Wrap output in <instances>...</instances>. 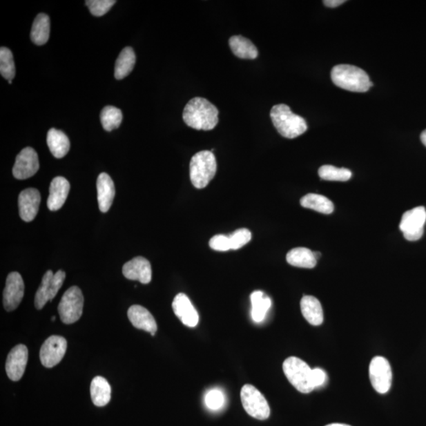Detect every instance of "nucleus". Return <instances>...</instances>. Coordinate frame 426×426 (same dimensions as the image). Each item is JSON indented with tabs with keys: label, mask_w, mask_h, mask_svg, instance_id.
Segmentation results:
<instances>
[{
	"label": "nucleus",
	"mask_w": 426,
	"mask_h": 426,
	"mask_svg": "<svg viewBox=\"0 0 426 426\" xmlns=\"http://www.w3.org/2000/svg\"><path fill=\"white\" fill-rule=\"evenodd\" d=\"M185 124L197 130H211L219 122V110L202 97H195L186 105L182 114Z\"/></svg>",
	"instance_id": "1"
},
{
	"label": "nucleus",
	"mask_w": 426,
	"mask_h": 426,
	"mask_svg": "<svg viewBox=\"0 0 426 426\" xmlns=\"http://www.w3.org/2000/svg\"><path fill=\"white\" fill-rule=\"evenodd\" d=\"M331 77L336 86L347 91L365 93L373 86L367 72L356 66L337 65L331 70Z\"/></svg>",
	"instance_id": "2"
},
{
	"label": "nucleus",
	"mask_w": 426,
	"mask_h": 426,
	"mask_svg": "<svg viewBox=\"0 0 426 426\" xmlns=\"http://www.w3.org/2000/svg\"><path fill=\"white\" fill-rule=\"evenodd\" d=\"M270 116L275 129L282 136L290 139L302 135L308 129L306 120L293 113L286 104L275 105Z\"/></svg>",
	"instance_id": "3"
},
{
	"label": "nucleus",
	"mask_w": 426,
	"mask_h": 426,
	"mask_svg": "<svg viewBox=\"0 0 426 426\" xmlns=\"http://www.w3.org/2000/svg\"><path fill=\"white\" fill-rule=\"evenodd\" d=\"M217 159L211 151H201L191 160L190 177L192 184L197 189L206 187L217 173Z\"/></svg>",
	"instance_id": "4"
},
{
	"label": "nucleus",
	"mask_w": 426,
	"mask_h": 426,
	"mask_svg": "<svg viewBox=\"0 0 426 426\" xmlns=\"http://www.w3.org/2000/svg\"><path fill=\"white\" fill-rule=\"evenodd\" d=\"M284 373L289 383L302 394H309L314 388L312 383L313 369L302 359L287 358L283 364Z\"/></svg>",
	"instance_id": "5"
},
{
	"label": "nucleus",
	"mask_w": 426,
	"mask_h": 426,
	"mask_svg": "<svg viewBox=\"0 0 426 426\" xmlns=\"http://www.w3.org/2000/svg\"><path fill=\"white\" fill-rule=\"evenodd\" d=\"M83 307L84 297L79 287H70L59 304L58 311L61 320L66 325L75 323L81 317Z\"/></svg>",
	"instance_id": "6"
},
{
	"label": "nucleus",
	"mask_w": 426,
	"mask_h": 426,
	"mask_svg": "<svg viewBox=\"0 0 426 426\" xmlns=\"http://www.w3.org/2000/svg\"><path fill=\"white\" fill-rule=\"evenodd\" d=\"M242 407L249 416L258 419L267 420L270 416V407L264 396L255 387L246 385L241 390Z\"/></svg>",
	"instance_id": "7"
},
{
	"label": "nucleus",
	"mask_w": 426,
	"mask_h": 426,
	"mask_svg": "<svg viewBox=\"0 0 426 426\" xmlns=\"http://www.w3.org/2000/svg\"><path fill=\"white\" fill-rule=\"evenodd\" d=\"M65 278L66 273L62 270L55 274L52 270L47 271L36 293L35 305L37 309H43L48 302H51L57 296Z\"/></svg>",
	"instance_id": "8"
},
{
	"label": "nucleus",
	"mask_w": 426,
	"mask_h": 426,
	"mask_svg": "<svg viewBox=\"0 0 426 426\" xmlns=\"http://www.w3.org/2000/svg\"><path fill=\"white\" fill-rule=\"evenodd\" d=\"M425 222V209L423 206L416 207L403 215L400 229L407 240L418 241L424 234Z\"/></svg>",
	"instance_id": "9"
},
{
	"label": "nucleus",
	"mask_w": 426,
	"mask_h": 426,
	"mask_svg": "<svg viewBox=\"0 0 426 426\" xmlns=\"http://www.w3.org/2000/svg\"><path fill=\"white\" fill-rule=\"evenodd\" d=\"M369 379L374 389L380 394H385L391 386L392 372L390 363L384 357L377 356L369 365Z\"/></svg>",
	"instance_id": "10"
},
{
	"label": "nucleus",
	"mask_w": 426,
	"mask_h": 426,
	"mask_svg": "<svg viewBox=\"0 0 426 426\" xmlns=\"http://www.w3.org/2000/svg\"><path fill=\"white\" fill-rule=\"evenodd\" d=\"M68 342L63 336H52L44 341L40 351L41 362L44 367L52 368L64 358Z\"/></svg>",
	"instance_id": "11"
},
{
	"label": "nucleus",
	"mask_w": 426,
	"mask_h": 426,
	"mask_svg": "<svg viewBox=\"0 0 426 426\" xmlns=\"http://www.w3.org/2000/svg\"><path fill=\"white\" fill-rule=\"evenodd\" d=\"M39 168L40 164L37 152L32 148L26 147L16 157L13 175L17 180H27L35 175Z\"/></svg>",
	"instance_id": "12"
},
{
	"label": "nucleus",
	"mask_w": 426,
	"mask_h": 426,
	"mask_svg": "<svg viewBox=\"0 0 426 426\" xmlns=\"http://www.w3.org/2000/svg\"><path fill=\"white\" fill-rule=\"evenodd\" d=\"M24 282L17 272L8 275L3 291V306L6 311H14L20 305L24 296Z\"/></svg>",
	"instance_id": "13"
},
{
	"label": "nucleus",
	"mask_w": 426,
	"mask_h": 426,
	"mask_svg": "<svg viewBox=\"0 0 426 426\" xmlns=\"http://www.w3.org/2000/svg\"><path fill=\"white\" fill-rule=\"evenodd\" d=\"M28 356L29 352L23 345H17L10 351L6 362V372L11 380L18 381L24 375Z\"/></svg>",
	"instance_id": "14"
},
{
	"label": "nucleus",
	"mask_w": 426,
	"mask_h": 426,
	"mask_svg": "<svg viewBox=\"0 0 426 426\" xmlns=\"http://www.w3.org/2000/svg\"><path fill=\"white\" fill-rule=\"evenodd\" d=\"M41 202V193L35 188H29L21 191L19 197L20 217L26 222H30L35 220Z\"/></svg>",
	"instance_id": "15"
},
{
	"label": "nucleus",
	"mask_w": 426,
	"mask_h": 426,
	"mask_svg": "<svg viewBox=\"0 0 426 426\" xmlns=\"http://www.w3.org/2000/svg\"><path fill=\"white\" fill-rule=\"evenodd\" d=\"M173 309L176 317L182 324L187 327H196L199 322V315L186 295L184 293L177 295L173 302Z\"/></svg>",
	"instance_id": "16"
},
{
	"label": "nucleus",
	"mask_w": 426,
	"mask_h": 426,
	"mask_svg": "<svg viewBox=\"0 0 426 426\" xmlns=\"http://www.w3.org/2000/svg\"><path fill=\"white\" fill-rule=\"evenodd\" d=\"M123 274L126 279L137 280L143 284H149L152 280L151 262L143 257L135 258L124 265Z\"/></svg>",
	"instance_id": "17"
},
{
	"label": "nucleus",
	"mask_w": 426,
	"mask_h": 426,
	"mask_svg": "<svg viewBox=\"0 0 426 426\" xmlns=\"http://www.w3.org/2000/svg\"><path fill=\"white\" fill-rule=\"evenodd\" d=\"M70 185L68 180L64 177H55L49 187L48 208L50 211H57L63 207L68 197Z\"/></svg>",
	"instance_id": "18"
},
{
	"label": "nucleus",
	"mask_w": 426,
	"mask_h": 426,
	"mask_svg": "<svg viewBox=\"0 0 426 426\" xmlns=\"http://www.w3.org/2000/svg\"><path fill=\"white\" fill-rule=\"evenodd\" d=\"M127 316L136 329L146 331L153 336L156 334L157 331L156 320L145 307L138 305L132 306L127 312Z\"/></svg>",
	"instance_id": "19"
},
{
	"label": "nucleus",
	"mask_w": 426,
	"mask_h": 426,
	"mask_svg": "<svg viewBox=\"0 0 426 426\" xmlns=\"http://www.w3.org/2000/svg\"><path fill=\"white\" fill-rule=\"evenodd\" d=\"M97 188L99 209L102 213H107L115 195L114 182L107 173H101L98 176Z\"/></svg>",
	"instance_id": "20"
},
{
	"label": "nucleus",
	"mask_w": 426,
	"mask_h": 426,
	"mask_svg": "<svg viewBox=\"0 0 426 426\" xmlns=\"http://www.w3.org/2000/svg\"><path fill=\"white\" fill-rule=\"evenodd\" d=\"M300 306L303 317L309 324L319 326L323 323V309L317 298L305 296L302 298Z\"/></svg>",
	"instance_id": "21"
},
{
	"label": "nucleus",
	"mask_w": 426,
	"mask_h": 426,
	"mask_svg": "<svg viewBox=\"0 0 426 426\" xmlns=\"http://www.w3.org/2000/svg\"><path fill=\"white\" fill-rule=\"evenodd\" d=\"M47 143L55 158H63L70 151V143L63 131L52 128L48 132Z\"/></svg>",
	"instance_id": "22"
},
{
	"label": "nucleus",
	"mask_w": 426,
	"mask_h": 426,
	"mask_svg": "<svg viewBox=\"0 0 426 426\" xmlns=\"http://www.w3.org/2000/svg\"><path fill=\"white\" fill-rule=\"evenodd\" d=\"M287 262L292 267L303 269H313L317 265L318 260L313 252L307 248L298 247L292 249L287 254Z\"/></svg>",
	"instance_id": "23"
},
{
	"label": "nucleus",
	"mask_w": 426,
	"mask_h": 426,
	"mask_svg": "<svg viewBox=\"0 0 426 426\" xmlns=\"http://www.w3.org/2000/svg\"><path fill=\"white\" fill-rule=\"evenodd\" d=\"M90 394L94 405L104 407L110 400L112 388L108 380L102 377L94 378L90 385Z\"/></svg>",
	"instance_id": "24"
},
{
	"label": "nucleus",
	"mask_w": 426,
	"mask_h": 426,
	"mask_svg": "<svg viewBox=\"0 0 426 426\" xmlns=\"http://www.w3.org/2000/svg\"><path fill=\"white\" fill-rule=\"evenodd\" d=\"M136 63V55L134 50L130 47H126L122 50L119 57L116 59L115 66V77L116 79H124L128 76Z\"/></svg>",
	"instance_id": "25"
},
{
	"label": "nucleus",
	"mask_w": 426,
	"mask_h": 426,
	"mask_svg": "<svg viewBox=\"0 0 426 426\" xmlns=\"http://www.w3.org/2000/svg\"><path fill=\"white\" fill-rule=\"evenodd\" d=\"M229 46L238 58L254 59L258 57V51L255 46L246 37L233 36L230 38Z\"/></svg>",
	"instance_id": "26"
},
{
	"label": "nucleus",
	"mask_w": 426,
	"mask_h": 426,
	"mask_svg": "<svg viewBox=\"0 0 426 426\" xmlns=\"http://www.w3.org/2000/svg\"><path fill=\"white\" fill-rule=\"evenodd\" d=\"M251 301L252 305L251 317L253 322H262L267 316L271 306H272V301L261 291L253 292L251 296Z\"/></svg>",
	"instance_id": "27"
},
{
	"label": "nucleus",
	"mask_w": 426,
	"mask_h": 426,
	"mask_svg": "<svg viewBox=\"0 0 426 426\" xmlns=\"http://www.w3.org/2000/svg\"><path fill=\"white\" fill-rule=\"evenodd\" d=\"M50 35V19L46 14H39L32 26L31 40L37 46H43L48 41Z\"/></svg>",
	"instance_id": "28"
},
{
	"label": "nucleus",
	"mask_w": 426,
	"mask_h": 426,
	"mask_svg": "<svg viewBox=\"0 0 426 426\" xmlns=\"http://www.w3.org/2000/svg\"><path fill=\"white\" fill-rule=\"evenodd\" d=\"M300 204L304 208L313 209L323 214H331L334 211L333 203L329 198L317 193H308L302 197Z\"/></svg>",
	"instance_id": "29"
},
{
	"label": "nucleus",
	"mask_w": 426,
	"mask_h": 426,
	"mask_svg": "<svg viewBox=\"0 0 426 426\" xmlns=\"http://www.w3.org/2000/svg\"><path fill=\"white\" fill-rule=\"evenodd\" d=\"M122 121H123V113L120 109L114 106H107L101 110V122L105 130L112 131L118 128Z\"/></svg>",
	"instance_id": "30"
},
{
	"label": "nucleus",
	"mask_w": 426,
	"mask_h": 426,
	"mask_svg": "<svg viewBox=\"0 0 426 426\" xmlns=\"http://www.w3.org/2000/svg\"><path fill=\"white\" fill-rule=\"evenodd\" d=\"M320 178L328 181L346 182L351 178L352 173L349 169L338 168L331 165H324L318 171Z\"/></svg>",
	"instance_id": "31"
},
{
	"label": "nucleus",
	"mask_w": 426,
	"mask_h": 426,
	"mask_svg": "<svg viewBox=\"0 0 426 426\" xmlns=\"http://www.w3.org/2000/svg\"><path fill=\"white\" fill-rule=\"evenodd\" d=\"M0 73L8 81H12L15 76L13 54L6 47L0 48Z\"/></svg>",
	"instance_id": "32"
},
{
	"label": "nucleus",
	"mask_w": 426,
	"mask_h": 426,
	"mask_svg": "<svg viewBox=\"0 0 426 426\" xmlns=\"http://www.w3.org/2000/svg\"><path fill=\"white\" fill-rule=\"evenodd\" d=\"M115 3V0H88L86 2L91 14L97 17H101L108 12Z\"/></svg>",
	"instance_id": "33"
},
{
	"label": "nucleus",
	"mask_w": 426,
	"mask_h": 426,
	"mask_svg": "<svg viewBox=\"0 0 426 426\" xmlns=\"http://www.w3.org/2000/svg\"><path fill=\"white\" fill-rule=\"evenodd\" d=\"M231 250H239L251 240L252 235L250 230L241 229L236 230L230 236Z\"/></svg>",
	"instance_id": "34"
},
{
	"label": "nucleus",
	"mask_w": 426,
	"mask_h": 426,
	"mask_svg": "<svg viewBox=\"0 0 426 426\" xmlns=\"http://www.w3.org/2000/svg\"><path fill=\"white\" fill-rule=\"evenodd\" d=\"M206 407L210 410L217 411L224 405L225 397L219 389L210 390L204 398Z\"/></svg>",
	"instance_id": "35"
},
{
	"label": "nucleus",
	"mask_w": 426,
	"mask_h": 426,
	"mask_svg": "<svg viewBox=\"0 0 426 426\" xmlns=\"http://www.w3.org/2000/svg\"><path fill=\"white\" fill-rule=\"evenodd\" d=\"M209 246L215 251H229L231 250L230 237L224 235H217L209 241Z\"/></svg>",
	"instance_id": "36"
},
{
	"label": "nucleus",
	"mask_w": 426,
	"mask_h": 426,
	"mask_svg": "<svg viewBox=\"0 0 426 426\" xmlns=\"http://www.w3.org/2000/svg\"><path fill=\"white\" fill-rule=\"evenodd\" d=\"M326 378H327V376H326L323 369L320 368L313 369L312 371V383L314 389L322 387L325 383Z\"/></svg>",
	"instance_id": "37"
},
{
	"label": "nucleus",
	"mask_w": 426,
	"mask_h": 426,
	"mask_svg": "<svg viewBox=\"0 0 426 426\" xmlns=\"http://www.w3.org/2000/svg\"><path fill=\"white\" fill-rule=\"evenodd\" d=\"M345 0H325V1H323L326 7L331 8L339 7V6L345 3Z\"/></svg>",
	"instance_id": "38"
},
{
	"label": "nucleus",
	"mask_w": 426,
	"mask_h": 426,
	"mask_svg": "<svg viewBox=\"0 0 426 426\" xmlns=\"http://www.w3.org/2000/svg\"><path fill=\"white\" fill-rule=\"evenodd\" d=\"M421 141L423 143V145L426 147V130L422 133Z\"/></svg>",
	"instance_id": "39"
},
{
	"label": "nucleus",
	"mask_w": 426,
	"mask_h": 426,
	"mask_svg": "<svg viewBox=\"0 0 426 426\" xmlns=\"http://www.w3.org/2000/svg\"><path fill=\"white\" fill-rule=\"evenodd\" d=\"M326 426H351L349 425L341 424V423H333Z\"/></svg>",
	"instance_id": "40"
},
{
	"label": "nucleus",
	"mask_w": 426,
	"mask_h": 426,
	"mask_svg": "<svg viewBox=\"0 0 426 426\" xmlns=\"http://www.w3.org/2000/svg\"><path fill=\"white\" fill-rule=\"evenodd\" d=\"M314 254V257L315 258H316L317 260L322 256V253H320V252H313Z\"/></svg>",
	"instance_id": "41"
},
{
	"label": "nucleus",
	"mask_w": 426,
	"mask_h": 426,
	"mask_svg": "<svg viewBox=\"0 0 426 426\" xmlns=\"http://www.w3.org/2000/svg\"><path fill=\"white\" fill-rule=\"evenodd\" d=\"M52 322H55V317H52Z\"/></svg>",
	"instance_id": "42"
},
{
	"label": "nucleus",
	"mask_w": 426,
	"mask_h": 426,
	"mask_svg": "<svg viewBox=\"0 0 426 426\" xmlns=\"http://www.w3.org/2000/svg\"><path fill=\"white\" fill-rule=\"evenodd\" d=\"M8 82H9V84H11V83H12V81L10 80L8 81Z\"/></svg>",
	"instance_id": "43"
}]
</instances>
